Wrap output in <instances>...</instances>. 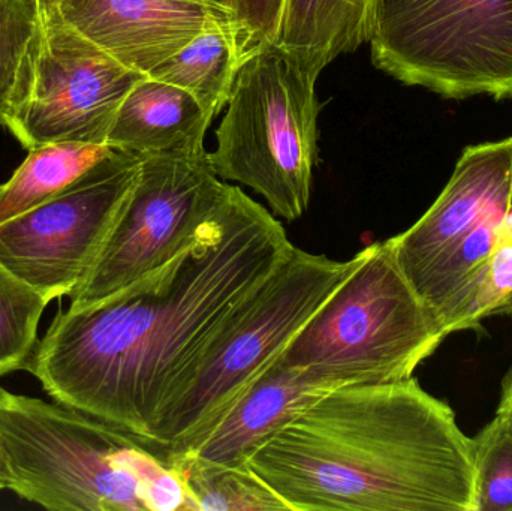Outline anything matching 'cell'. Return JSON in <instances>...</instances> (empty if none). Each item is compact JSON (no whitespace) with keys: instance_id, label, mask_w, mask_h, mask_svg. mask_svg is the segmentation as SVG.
<instances>
[{"instance_id":"1","label":"cell","mask_w":512,"mask_h":511,"mask_svg":"<svg viewBox=\"0 0 512 511\" xmlns=\"http://www.w3.org/2000/svg\"><path fill=\"white\" fill-rule=\"evenodd\" d=\"M292 249L276 216L231 185L195 245L117 293L57 314L26 369L54 401L150 441L195 356Z\"/></svg>"},{"instance_id":"2","label":"cell","mask_w":512,"mask_h":511,"mask_svg":"<svg viewBox=\"0 0 512 511\" xmlns=\"http://www.w3.org/2000/svg\"><path fill=\"white\" fill-rule=\"evenodd\" d=\"M246 465L291 511H474L471 437L414 377L327 393Z\"/></svg>"},{"instance_id":"3","label":"cell","mask_w":512,"mask_h":511,"mask_svg":"<svg viewBox=\"0 0 512 511\" xmlns=\"http://www.w3.org/2000/svg\"><path fill=\"white\" fill-rule=\"evenodd\" d=\"M364 257L366 248L351 260L337 261L294 246L195 356L159 413L150 441L167 455L206 435L282 356Z\"/></svg>"},{"instance_id":"4","label":"cell","mask_w":512,"mask_h":511,"mask_svg":"<svg viewBox=\"0 0 512 511\" xmlns=\"http://www.w3.org/2000/svg\"><path fill=\"white\" fill-rule=\"evenodd\" d=\"M447 338L385 240L367 246L357 270L322 303L282 357L334 389L396 383L414 377Z\"/></svg>"},{"instance_id":"5","label":"cell","mask_w":512,"mask_h":511,"mask_svg":"<svg viewBox=\"0 0 512 511\" xmlns=\"http://www.w3.org/2000/svg\"><path fill=\"white\" fill-rule=\"evenodd\" d=\"M318 74L267 42L246 54L210 152L219 179L261 195L274 216L297 221L318 161Z\"/></svg>"},{"instance_id":"6","label":"cell","mask_w":512,"mask_h":511,"mask_svg":"<svg viewBox=\"0 0 512 511\" xmlns=\"http://www.w3.org/2000/svg\"><path fill=\"white\" fill-rule=\"evenodd\" d=\"M146 438L69 405L0 393L8 491L54 511H146L128 468Z\"/></svg>"},{"instance_id":"7","label":"cell","mask_w":512,"mask_h":511,"mask_svg":"<svg viewBox=\"0 0 512 511\" xmlns=\"http://www.w3.org/2000/svg\"><path fill=\"white\" fill-rule=\"evenodd\" d=\"M375 66L448 98L512 96V0H375Z\"/></svg>"},{"instance_id":"8","label":"cell","mask_w":512,"mask_h":511,"mask_svg":"<svg viewBox=\"0 0 512 511\" xmlns=\"http://www.w3.org/2000/svg\"><path fill=\"white\" fill-rule=\"evenodd\" d=\"M230 188L206 147L141 156L134 191L69 308L99 302L176 260L198 242Z\"/></svg>"},{"instance_id":"9","label":"cell","mask_w":512,"mask_h":511,"mask_svg":"<svg viewBox=\"0 0 512 511\" xmlns=\"http://www.w3.org/2000/svg\"><path fill=\"white\" fill-rule=\"evenodd\" d=\"M141 170L113 150L66 191L0 225V263L48 300L71 296L107 242Z\"/></svg>"},{"instance_id":"10","label":"cell","mask_w":512,"mask_h":511,"mask_svg":"<svg viewBox=\"0 0 512 511\" xmlns=\"http://www.w3.org/2000/svg\"><path fill=\"white\" fill-rule=\"evenodd\" d=\"M42 18L32 87L6 129L27 150L68 141L107 144L120 105L147 75L114 59L57 12Z\"/></svg>"},{"instance_id":"11","label":"cell","mask_w":512,"mask_h":511,"mask_svg":"<svg viewBox=\"0 0 512 511\" xmlns=\"http://www.w3.org/2000/svg\"><path fill=\"white\" fill-rule=\"evenodd\" d=\"M511 209L512 137L465 149L430 209L411 228L388 240L400 269L414 285L469 231Z\"/></svg>"},{"instance_id":"12","label":"cell","mask_w":512,"mask_h":511,"mask_svg":"<svg viewBox=\"0 0 512 511\" xmlns=\"http://www.w3.org/2000/svg\"><path fill=\"white\" fill-rule=\"evenodd\" d=\"M57 14L114 59L144 75L200 33L237 27L231 12L167 0H62Z\"/></svg>"},{"instance_id":"13","label":"cell","mask_w":512,"mask_h":511,"mask_svg":"<svg viewBox=\"0 0 512 511\" xmlns=\"http://www.w3.org/2000/svg\"><path fill=\"white\" fill-rule=\"evenodd\" d=\"M333 390L280 356L206 435L179 453L231 467L246 465L259 446Z\"/></svg>"},{"instance_id":"14","label":"cell","mask_w":512,"mask_h":511,"mask_svg":"<svg viewBox=\"0 0 512 511\" xmlns=\"http://www.w3.org/2000/svg\"><path fill=\"white\" fill-rule=\"evenodd\" d=\"M212 122L191 93L144 77L120 105L107 144L140 156L204 149Z\"/></svg>"},{"instance_id":"15","label":"cell","mask_w":512,"mask_h":511,"mask_svg":"<svg viewBox=\"0 0 512 511\" xmlns=\"http://www.w3.org/2000/svg\"><path fill=\"white\" fill-rule=\"evenodd\" d=\"M375 0H285L276 44L321 74L369 42Z\"/></svg>"},{"instance_id":"16","label":"cell","mask_w":512,"mask_h":511,"mask_svg":"<svg viewBox=\"0 0 512 511\" xmlns=\"http://www.w3.org/2000/svg\"><path fill=\"white\" fill-rule=\"evenodd\" d=\"M246 51L236 26L200 33L147 77L191 93L215 119L227 107Z\"/></svg>"},{"instance_id":"17","label":"cell","mask_w":512,"mask_h":511,"mask_svg":"<svg viewBox=\"0 0 512 511\" xmlns=\"http://www.w3.org/2000/svg\"><path fill=\"white\" fill-rule=\"evenodd\" d=\"M113 150L108 144L77 141L30 149L11 179L0 185V225L62 194Z\"/></svg>"},{"instance_id":"18","label":"cell","mask_w":512,"mask_h":511,"mask_svg":"<svg viewBox=\"0 0 512 511\" xmlns=\"http://www.w3.org/2000/svg\"><path fill=\"white\" fill-rule=\"evenodd\" d=\"M182 479L189 511H291L248 465L215 464L189 453L165 455Z\"/></svg>"},{"instance_id":"19","label":"cell","mask_w":512,"mask_h":511,"mask_svg":"<svg viewBox=\"0 0 512 511\" xmlns=\"http://www.w3.org/2000/svg\"><path fill=\"white\" fill-rule=\"evenodd\" d=\"M42 29L35 0H0V125L5 128L32 87Z\"/></svg>"},{"instance_id":"20","label":"cell","mask_w":512,"mask_h":511,"mask_svg":"<svg viewBox=\"0 0 512 511\" xmlns=\"http://www.w3.org/2000/svg\"><path fill=\"white\" fill-rule=\"evenodd\" d=\"M50 300L0 263V377L26 369Z\"/></svg>"},{"instance_id":"21","label":"cell","mask_w":512,"mask_h":511,"mask_svg":"<svg viewBox=\"0 0 512 511\" xmlns=\"http://www.w3.org/2000/svg\"><path fill=\"white\" fill-rule=\"evenodd\" d=\"M471 440L474 511H512V417L496 413Z\"/></svg>"},{"instance_id":"22","label":"cell","mask_w":512,"mask_h":511,"mask_svg":"<svg viewBox=\"0 0 512 511\" xmlns=\"http://www.w3.org/2000/svg\"><path fill=\"white\" fill-rule=\"evenodd\" d=\"M512 315V213L510 227L487 260L457 332H481L487 318Z\"/></svg>"},{"instance_id":"23","label":"cell","mask_w":512,"mask_h":511,"mask_svg":"<svg viewBox=\"0 0 512 511\" xmlns=\"http://www.w3.org/2000/svg\"><path fill=\"white\" fill-rule=\"evenodd\" d=\"M285 0H231L246 54L259 45L276 42Z\"/></svg>"},{"instance_id":"24","label":"cell","mask_w":512,"mask_h":511,"mask_svg":"<svg viewBox=\"0 0 512 511\" xmlns=\"http://www.w3.org/2000/svg\"><path fill=\"white\" fill-rule=\"evenodd\" d=\"M496 413L507 414L512 417V368L502 378L501 398H499Z\"/></svg>"},{"instance_id":"25","label":"cell","mask_w":512,"mask_h":511,"mask_svg":"<svg viewBox=\"0 0 512 511\" xmlns=\"http://www.w3.org/2000/svg\"><path fill=\"white\" fill-rule=\"evenodd\" d=\"M167 2L179 3V5L198 6V8L218 9V11H228L218 0H167Z\"/></svg>"},{"instance_id":"26","label":"cell","mask_w":512,"mask_h":511,"mask_svg":"<svg viewBox=\"0 0 512 511\" xmlns=\"http://www.w3.org/2000/svg\"><path fill=\"white\" fill-rule=\"evenodd\" d=\"M60 2L62 0H35L42 17H48V15H53L54 12H57Z\"/></svg>"},{"instance_id":"27","label":"cell","mask_w":512,"mask_h":511,"mask_svg":"<svg viewBox=\"0 0 512 511\" xmlns=\"http://www.w3.org/2000/svg\"><path fill=\"white\" fill-rule=\"evenodd\" d=\"M3 392L0 387V393ZM8 489V471H6L5 458H3L2 447H0V491Z\"/></svg>"},{"instance_id":"28","label":"cell","mask_w":512,"mask_h":511,"mask_svg":"<svg viewBox=\"0 0 512 511\" xmlns=\"http://www.w3.org/2000/svg\"><path fill=\"white\" fill-rule=\"evenodd\" d=\"M219 3H221L222 6H225V8L228 9V11L231 12V0H218ZM233 14V12H231Z\"/></svg>"}]
</instances>
